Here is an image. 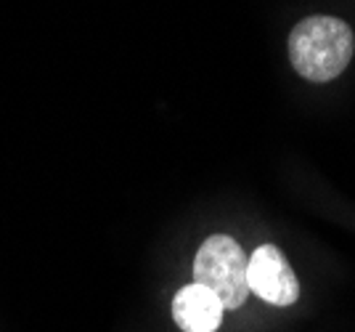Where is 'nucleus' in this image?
<instances>
[{
	"mask_svg": "<svg viewBox=\"0 0 355 332\" xmlns=\"http://www.w3.org/2000/svg\"><path fill=\"white\" fill-rule=\"evenodd\" d=\"M173 319L183 332H215L223 322V303L205 285H186L173 298Z\"/></svg>",
	"mask_w": 355,
	"mask_h": 332,
	"instance_id": "nucleus-4",
	"label": "nucleus"
},
{
	"mask_svg": "<svg viewBox=\"0 0 355 332\" xmlns=\"http://www.w3.org/2000/svg\"><path fill=\"white\" fill-rule=\"evenodd\" d=\"M250 292L273 306H292L300 298V282L284 253L273 244H260L247 260Z\"/></svg>",
	"mask_w": 355,
	"mask_h": 332,
	"instance_id": "nucleus-3",
	"label": "nucleus"
},
{
	"mask_svg": "<svg viewBox=\"0 0 355 332\" xmlns=\"http://www.w3.org/2000/svg\"><path fill=\"white\" fill-rule=\"evenodd\" d=\"M355 38L337 16H308L289 32V59L297 75L313 83L334 80L353 59Z\"/></svg>",
	"mask_w": 355,
	"mask_h": 332,
	"instance_id": "nucleus-1",
	"label": "nucleus"
},
{
	"mask_svg": "<svg viewBox=\"0 0 355 332\" xmlns=\"http://www.w3.org/2000/svg\"><path fill=\"white\" fill-rule=\"evenodd\" d=\"M247 260L241 244L228 234H212L193 258V282L218 295L223 308H241L250 298Z\"/></svg>",
	"mask_w": 355,
	"mask_h": 332,
	"instance_id": "nucleus-2",
	"label": "nucleus"
}]
</instances>
